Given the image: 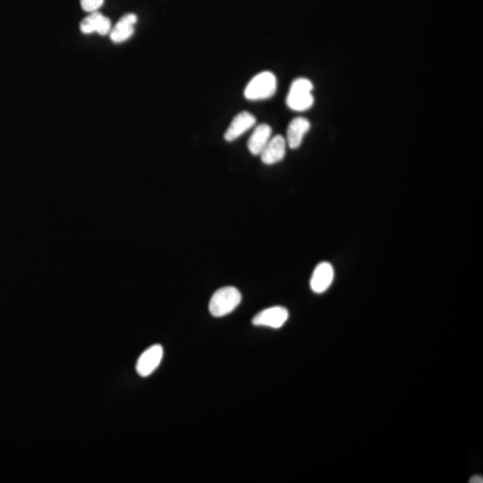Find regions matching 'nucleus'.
<instances>
[{"label": "nucleus", "instance_id": "1", "mask_svg": "<svg viewBox=\"0 0 483 483\" xmlns=\"http://www.w3.org/2000/svg\"><path fill=\"white\" fill-rule=\"evenodd\" d=\"M313 84L307 78H298L292 82L286 97V105L293 111H305L314 104Z\"/></svg>", "mask_w": 483, "mask_h": 483}, {"label": "nucleus", "instance_id": "2", "mask_svg": "<svg viewBox=\"0 0 483 483\" xmlns=\"http://www.w3.org/2000/svg\"><path fill=\"white\" fill-rule=\"evenodd\" d=\"M241 302V295L237 287H222L217 290L210 298L209 311L214 317H224L234 311Z\"/></svg>", "mask_w": 483, "mask_h": 483}, {"label": "nucleus", "instance_id": "3", "mask_svg": "<svg viewBox=\"0 0 483 483\" xmlns=\"http://www.w3.org/2000/svg\"><path fill=\"white\" fill-rule=\"evenodd\" d=\"M277 86V78L273 73L262 72L248 82L244 90V96L252 102L268 100L276 93Z\"/></svg>", "mask_w": 483, "mask_h": 483}, {"label": "nucleus", "instance_id": "4", "mask_svg": "<svg viewBox=\"0 0 483 483\" xmlns=\"http://www.w3.org/2000/svg\"><path fill=\"white\" fill-rule=\"evenodd\" d=\"M289 311L285 307H274L259 311L252 320L253 325L280 329L289 319Z\"/></svg>", "mask_w": 483, "mask_h": 483}, {"label": "nucleus", "instance_id": "5", "mask_svg": "<svg viewBox=\"0 0 483 483\" xmlns=\"http://www.w3.org/2000/svg\"><path fill=\"white\" fill-rule=\"evenodd\" d=\"M163 347L161 345H154L143 352L136 363L137 374L142 377H148L154 374L160 366L163 358Z\"/></svg>", "mask_w": 483, "mask_h": 483}, {"label": "nucleus", "instance_id": "6", "mask_svg": "<svg viewBox=\"0 0 483 483\" xmlns=\"http://www.w3.org/2000/svg\"><path fill=\"white\" fill-rule=\"evenodd\" d=\"M256 118L250 112L243 111L235 116L225 133L227 142H234L250 128L255 127Z\"/></svg>", "mask_w": 483, "mask_h": 483}, {"label": "nucleus", "instance_id": "7", "mask_svg": "<svg viewBox=\"0 0 483 483\" xmlns=\"http://www.w3.org/2000/svg\"><path fill=\"white\" fill-rule=\"evenodd\" d=\"M137 20V15L133 13L123 15L110 30L109 36L111 41L115 44H120L129 39L134 35Z\"/></svg>", "mask_w": 483, "mask_h": 483}, {"label": "nucleus", "instance_id": "8", "mask_svg": "<svg viewBox=\"0 0 483 483\" xmlns=\"http://www.w3.org/2000/svg\"><path fill=\"white\" fill-rule=\"evenodd\" d=\"M111 28L112 24L109 18L98 11L90 13V15L85 17L80 24L81 32L84 35L96 33L104 36L109 35Z\"/></svg>", "mask_w": 483, "mask_h": 483}, {"label": "nucleus", "instance_id": "9", "mask_svg": "<svg viewBox=\"0 0 483 483\" xmlns=\"http://www.w3.org/2000/svg\"><path fill=\"white\" fill-rule=\"evenodd\" d=\"M334 280V268L329 262H322L315 268L311 278V289L314 293H322L329 289Z\"/></svg>", "mask_w": 483, "mask_h": 483}, {"label": "nucleus", "instance_id": "10", "mask_svg": "<svg viewBox=\"0 0 483 483\" xmlns=\"http://www.w3.org/2000/svg\"><path fill=\"white\" fill-rule=\"evenodd\" d=\"M286 151V140L282 136L271 137L270 142L262 152V161L266 165L278 163L285 158Z\"/></svg>", "mask_w": 483, "mask_h": 483}, {"label": "nucleus", "instance_id": "11", "mask_svg": "<svg viewBox=\"0 0 483 483\" xmlns=\"http://www.w3.org/2000/svg\"><path fill=\"white\" fill-rule=\"evenodd\" d=\"M311 128L310 121L304 118H293L287 127L286 143L291 149H298L301 146L305 134Z\"/></svg>", "mask_w": 483, "mask_h": 483}, {"label": "nucleus", "instance_id": "12", "mask_svg": "<svg viewBox=\"0 0 483 483\" xmlns=\"http://www.w3.org/2000/svg\"><path fill=\"white\" fill-rule=\"evenodd\" d=\"M272 129L267 124L257 125L248 140V149L253 155H259L271 139Z\"/></svg>", "mask_w": 483, "mask_h": 483}, {"label": "nucleus", "instance_id": "13", "mask_svg": "<svg viewBox=\"0 0 483 483\" xmlns=\"http://www.w3.org/2000/svg\"><path fill=\"white\" fill-rule=\"evenodd\" d=\"M105 0H80L81 7L88 13H93L102 7Z\"/></svg>", "mask_w": 483, "mask_h": 483}, {"label": "nucleus", "instance_id": "14", "mask_svg": "<svg viewBox=\"0 0 483 483\" xmlns=\"http://www.w3.org/2000/svg\"><path fill=\"white\" fill-rule=\"evenodd\" d=\"M469 482L471 483H482L483 478L482 475H475L470 479Z\"/></svg>", "mask_w": 483, "mask_h": 483}]
</instances>
